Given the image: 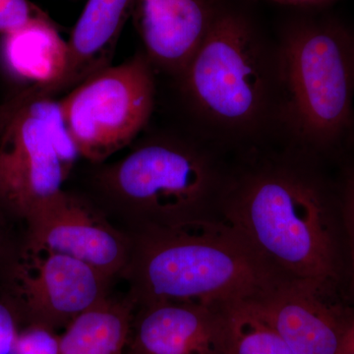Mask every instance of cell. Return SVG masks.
<instances>
[{"mask_svg":"<svg viewBox=\"0 0 354 354\" xmlns=\"http://www.w3.org/2000/svg\"><path fill=\"white\" fill-rule=\"evenodd\" d=\"M124 272L131 301L216 307L256 297L279 281L241 235L213 218L139 227Z\"/></svg>","mask_w":354,"mask_h":354,"instance_id":"cell-1","label":"cell"},{"mask_svg":"<svg viewBox=\"0 0 354 354\" xmlns=\"http://www.w3.org/2000/svg\"><path fill=\"white\" fill-rule=\"evenodd\" d=\"M223 220L278 278L329 291L337 277L322 195L301 169L265 165L225 183Z\"/></svg>","mask_w":354,"mask_h":354,"instance_id":"cell-2","label":"cell"},{"mask_svg":"<svg viewBox=\"0 0 354 354\" xmlns=\"http://www.w3.org/2000/svg\"><path fill=\"white\" fill-rule=\"evenodd\" d=\"M180 78L193 106L221 136L249 138L279 120L277 53L239 16H215Z\"/></svg>","mask_w":354,"mask_h":354,"instance_id":"cell-3","label":"cell"},{"mask_svg":"<svg viewBox=\"0 0 354 354\" xmlns=\"http://www.w3.org/2000/svg\"><path fill=\"white\" fill-rule=\"evenodd\" d=\"M279 114L300 144L324 146L353 118L354 46L332 28L301 25L276 50Z\"/></svg>","mask_w":354,"mask_h":354,"instance_id":"cell-4","label":"cell"},{"mask_svg":"<svg viewBox=\"0 0 354 354\" xmlns=\"http://www.w3.org/2000/svg\"><path fill=\"white\" fill-rule=\"evenodd\" d=\"M106 194L139 227L211 218L225 183L206 153L172 141L135 149L102 171Z\"/></svg>","mask_w":354,"mask_h":354,"instance_id":"cell-5","label":"cell"},{"mask_svg":"<svg viewBox=\"0 0 354 354\" xmlns=\"http://www.w3.org/2000/svg\"><path fill=\"white\" fill-rule=\"evenodd\" d=\"M80 157L59 102L35 88L0 104V205L28 220L64 192Z\"/></svg>","mask_w":354,"mask_h":354,"instance_id":"cell-6","label":"cell"},{"mask_svg":"<svg viewBox=\"0 0 354 354\" xmlns=\"http://www.w3.org/2000/svg\"><path fill=\"white\" fill-rule=\"evenodd\" d=\"M155 97L152 62L137 55L84 81L58 102L79 156L100 162L146 127Z\"/></svg>","mask_w":354,"mask_h":354,"instance_id":"cell-7","label":"cell"},{"mask_svg":"<svg viewBox=\"0 0 354 354\" xmlns=\"http://www.w3.org/2000/svg\"><path fill=\"white\" fill-rule=\"evenodd\" d=\"M9 279L15 311L28 325L55 332L106 299L111 279L81 261L29 243Z\"/></svg>","mask_w":354,"mask_h":354,"instance_id":"cell-8","label":"cell"},{"mask_svg":"<svg viewBox=\"0 0 354 354\" xmlns=\"http://www.w3.org/2000/svg\"><path fill=\"white\" fill-rule=\"evenodd\" d=\"M26 221L28 243L81 261L109 279L129 262L131 239L65 191Z\"/></svg>","mask_w":354,"mask_h":354,"instance_id":"cell-9","label":"cell"},{"mask_svg":"<svg viewBox=\"0 0 354 354\" xmlns=\"http://www.w3.org/2000/svg\"><path fill=\"white\" fill-rule=\"evenodd\" d=\"M315 286L281 281L249 302L295 354H337L348 323H344Z\"/></svg>","mask_w":354,"mask_h":354,"instance_id":"cell-10","label":"cell"},{"mask_svg":"<svg viewBox=\"0 0 354 354\" xmlns=\"http://www.w3.org/2000/svg\"><path fill=\"white\" fill-rule=\"evenodd\" d=\"M125 354H223L218 309L179 302L140 306Z\"/></svg>","mask_w":354,"mask_h":354,"instance_id":"cell-11","label":"cell"},{"mask_svg":"<svg viewBox=\"0 0 354 354\" xmlns=\"http://www.w3.org/2000/svg\"><path fill=\"white\" fill-rule=\"evenodd\" d=\"M133 15L150 62L178 76L215 18L205 0H136Z\"/></svg>","mask_w":354,"mask_h":354,"instance_id":"cell-12","label":"cell"},{"mask_svg":"<svg viewBox=\"0 0 354 354\" xmlns=\"http://www.w3.org/2000/svg\"><path fill=\"white\" fill-rule=\"evenodd\" d=\"M0 53L11 76L50 97L68 64V44L44 12L2 36Z\"/></svg>","mask_w":354,"mask_h":354,"instance_id":"cell-13","label":"cell"},{"mask_svg":"<svg viewBox=\"0 0 354 354\" xmlns=\"http://www.w3.org/2000/svg\"><path fill=\"white\" fill-rule=\"evenodd\" d=\"M134 307L106 297L82 312L59 334V354H125Z\"/></svg>","mask_w":354,"mask_h":354,"instance_id":"cell-14","label":"cell"},{"mask_svg":"<svg viewBox=\"0 0 354 354\" xmlns=\"http://www.w3.org/2000/svg\"><path fill=\"white\" fill-rule=\"evenodd\" d=\"M223 354H295L248 300L216 306Z\"/></svg>","mask_w":354,"mask_h":354,"instance_id":"cell-15","label":"cell"},{"mask_svg":"<svg viewBox=\"0 0 354 354\" xmlns=\"http://www.w3.org/2000/svg\"><path fill=\"white\" fill-rule=\"evenodd\" d=\"M19 354H59V334L38 325H28L18 337Z\"/></svg>","mask_w":354,"mask_h":354,"instance_id":"cell-16","label":"cell"},{"mask_svg":"<svg viewBox=\"0 0 354 354\" xmlns=\"http://www.w3.org/2000/svg\"><path fill=\"white\" fill-rule=\"evenodd\" d=\"M43 13L29 0H0V36L14 31Z\"/></svg>","mask_w":354,"mask_h":354,"instance_id":"cell-17","label":"cell"},{"mask_svg":"<svg viewBox=\"0 0 354 354\" xmlns=\"http://www.w3.org/2000/svg\"><path fill=\"white\" fill-rule=\"evenodd\" d=\"M18 314L13 307L0 301V354L18 353Z\"/></svg>","mask_w":354,"mask_h":354,"instance_id":"cell-18","label":"cell"},{"mask_svg":"<svg viewBox=\"0 0 354 354\" xmlns=\"http://www.w3.org/2000/svg\"><path fill=\"white\" fill-rule=\"evenodd\" d=\"M346 208L349 241H351V270H353V288L354 292V177L349 183Z\"/></svg>","mask_w":354,"mask_h":354,"instance_id":"cell-19","label":"cell"},{"mask_svg":"<svg viewBox=\"0 0 354 354\" xmlns=\"http://www.w3.org/2000/svg\"><path fill=\"white\" fill-rule=\"evenodd\" d=\"M337 354H354V318L349 321Z\"/></svg>","mask_w":354,"mask_h":354,"instance_id":"cell-20","label":"cell"},{"mask_svg":"<svg viewBox=\"0 0 354 354\" xmlns=\"http://www.w3.org/2000/svg\"><path fill=\"white\" fill-rule=\"evenodd\" d=\"M272 1L281 2V3L310 4L320 3V2L327 1V0H272Z\"/></svg>","mask_w":354,"mask_h":354,"instance_id":"cell-21","label":"cell"}]
</instances>
